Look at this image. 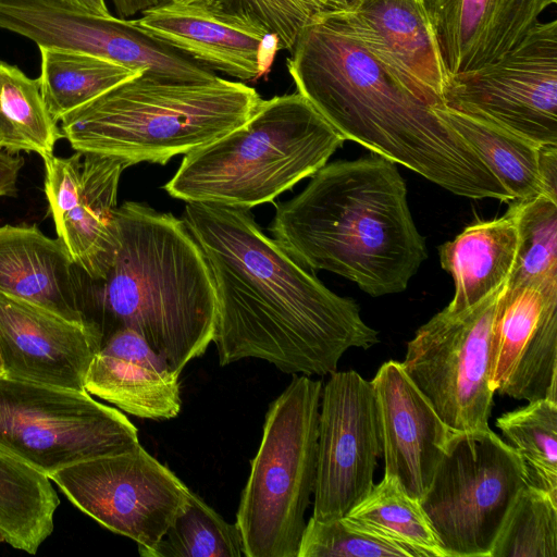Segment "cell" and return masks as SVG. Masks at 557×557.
<instances>
[{
    "label": "cell",
    "instance_id": "f35d334b",
    "mask_svg": "<svg viewBox=\"0 0 557 557\" xmlns=\"http://www.w3.org/2000/svg\"><path fill=\"white\" fill-rule=\"evenodd\" d=\"M88 13L109 17L112 16L104 0H61Z\"/></svg>",
    "mask_w": 557,
    "mask_h": 557
},
{
    "label": "cell",
    "instance_id": "52a82bcc",
    "mask_svg": "<svg viewBox=\"0 0 557 557\" xmlns=\"http://www.w3.org/2000/svg\"><path fill=\"white\" fill-rule=\"evenodd\" d=\"M321 394V381L294 375L268 409L236 513L245 557L298 555L315 483Z\"/></svg>",
    "mask_w": 557,
    "mask_h": 557
},
{
    "label": "cell",
    "instance_id": "7c38bea8",
    "mask_svg": "<svg viewBox=\"0 0 557 557\" xmlns=\"http://www.w3.org/2000/svg\"><path fill=\"white\" fill-rule=\"evenodd\" d=\"M444 106L557 146V21L537 22L498 59L450 78Z\"/></svg>",
    "mask_w": 557,
    "mask_h": 557
},
{
    "label": "cell",
    "instance_id": "277c9868",
    "mask_svg": "<svg viewBox=\"0 0 557 557\" xmlns=\"http://www.w3.org/2000/svg\"><path fill=\"white\" fill-rule=\"evenodd\" d=\"M269 230L304 268L344 276L373 297L404 292L428 257L405 181L375 153L323 165L276 205Z\"/></svg>",
    "mask_w": 557,
    "mask_h": 557
},
{
    "label": "cell",
    "instance_id": "8992f818",
    "mask_svg": "<svg viewBox=\"0 0 557 557\" xmlns=\"http://www.w3.org/2000/svg\"><path fill=\"white\" fill-rule=\"evenodd\" d=\"M344 141L298 91L262 99L242 126L185 154L163 188L187 203L249 210L313 175Z\"/></svg>",
    "mask_w": 557,
    "mask_h": 557
},
{
    "label": "cell",
    "instance_id": "8fae6325",
    "mask_svg": "<svg viewBox=\"0 0 557 557\" xmlns=\"http://www.w3.org/2000/svg\"><path fill=\"white\" fill-rule=\"evenodd\" d=\"M53 481L79 510L138 549L156 545L187 502L189 488L139 443L54 472Z\"/></svg>",
    "mask_w": 557,
    "mask_h": 557
},
{
    "label": "cell",
    "instance_id": "4dcf8cb0",
    "mask_svg": "<svg viewBox=\"0 0 557 557\" xmlns=\"http://www.w3.org/2000/svg\"><path fill=\"white\" fill-rule=\"evenodd\" d=\"M138 552L144 557L245 556L236 523L226 522L191 491L162 539L152 547Z\"/></svg>",
    "mask_w": 557,
    "mask_h": 557
},
{
    "label": "cell",
    "instance_id": "9a60e30c",
    "mask_svg": "<svg viewBox=\"0 0 557 557\" xmlns=\"http://www.w3.org/2000/svg\"><path fill=\"white\" fill-rule=\"evenodd\" d=\"M490 384L528 403L557 400V281L504 286L492 325Z\"/></svg>",
    "mask_w": 557,
    "mask_h": 557
},
{
    "label": "cell",
    "instance_id": "484cf974",
    "mask_svg": "<svg viewBox=\"0 0 557 557\" xmlns=\"http://www.w3.org/2000/svg\"><path fill=\"white\" fill-rule=\"evenodd\" d=\"M59 503L50 478L0 450V533L7 543L36 554L53 531Z\"/></svg>",
    "mask_w": 557,
    "mask_h": 557
},
{
    "label": "cell",
    "instance_id": "44dd1931",
    "mask_svg": "<svg viewBox=\"0 0 557 557\" xmlns=\"http://www.w3.org/2000/svg\"><path fill=\"white\" fill-rule=\"evenodd\" d=\"M85 391L146 419L174 418L182 405L180 373L127 329L100 345L87 370Z\"/></svg>",
    "mask_w": 557,
    "mask_h": 557
},
{
    "label": "cell",
    "instance_id": "4316f807",
    "mask_svg": "<svg viewBox=\"0 0 557 557\" xmlns=\"http://www.w3.org/2000/svg\"><path fill=\"white\" fill-rule=\"evenodd\" d=\"M345 518L361 531L404 546L413 557H447L420 500L393 475L384 474Z\"/></svg>",
    "mask_w": 557,
    "mask_h": 557
},
{
    "label": "cell",
    "instance_id": "5b68a950",
    "mask_svg": "<svg viewBox=\"0 0 557 557\" xmlns=\"http://www.w3.org/2000/svg\"><path fill=\"white\" fill-rule=\"evenodd\" d=\"M261 101L242 82L219 76L187 82L143 73L64 115L60 129L82 153L114 158L127 166L165 164L238 128Z\"/></svg>",
    "mask_w": 557,
    "mask_h": 557
},
{
    "label": "cell",
    "instance_id": "b9f144b4",
    "mask_svg": "<svg viewBox=\"0 0 557 557\" xmlns=\"http://www.w3.org/2000/svg\"><path fill=\"white\" fill-rule=\"evenodd\" d=\"M4 541L2 534L0 533V542Z\"/></svg>",
    "mask_w": 557,
    "mask_h": 557
},
{
    "label": "cell",
    "instance_id": "d4e9b609",
    "mask_svg": "<svg viewBox=\"0 0 557 557\" xmlns=\"http://www.w3.org/2000/svg\"><path fill=\"white\" fill-rule=\"evenodd\" d=\"M433 110L472 147L511 200L545 195L540 172L541 145L444 104Z\"/></svg>",
    "mask_w": 557,
    "mask_h": 557
},
{
    "label": "cell",
    "instance_id": "3957f363",
    "mask_svg": "<svg viewBox=\"0 0 557 557\" xmlns=\"http://www.w3.org/2000/svg\"><path fill=\"white\" fill-rule=\"evenodd\" d=\"M115 242L97 280L83 287L84 323L100 345L138 333L181 373L213 339L215 290L206 257L183 220L135 201L114 214Z\"/></svg>",
    "mask_w": 557,
    "mask_h": 557
},
{
    "label": "cell",
    "instance_id": "836d02e7",
    "mask_svg": "<svg viewBox=\"0 0 557 557\" xmlns=\"http://www.w3.org/2000/svg\"><path fill=\"white\" fill-rule=\"evenodd\" d=\"M297 557H413L404 546L351 525L345 517L319 521L310 518Z\"/></svg>",
    "mask_w": 557,
    "mask_h": 557
},
{
    "label": "cell",
    "instance_id": "d6a6232c",
    "mask_svg": "<svg viewBox=\"0 0 557 557\" xmlns=\"http://www.w3.org/2000/svg\"><path fill=\"white\" fill-rule=\"evenodd\" d=\"M490 557H557V499L525 485L515 498Z\"/></svg>",
    "mask_w": 557,
    "mask_h": 557
},
{
    "label": "cell",
    "instance_id": "60d3db41",
    "mask_svg": "<svg viewBox=\"0 0 557 557\" xmlns=\"http://www.w3.org/2000/svg\"><path fill=\"white\" fill-rule=\"evenodd\" d=\"M3 374V367H2V360H1V357H0V375Z\"/></svg>",
    "mask_w": 557,
    "mask_h": 557
},
{
    "label": "cell",
    "instance_id": "8d00e7d4",
    "mask_svg": "<svg viewBox=\"0 0 557 557\" xmlns=\"http://www.w3.org/2000/svg\"><path fill=\"white\" fill-rule=\"evenodd\" d=\"M23 164L22 157L0 149V197L15 195L17 178Z\"/></svg>",
    "mask_w": 557,
    "mask_h": 557
},
{
    "label": "cell",
    "instance_id": "74e56055",
    "mask_svg": "<svg viewBox=\"0 0 557 557\" xmlns=\"http://www.w3.org/2000/svg\"><path fill=\"white\" fill-rule=\"evenodd\" d=\"M112 2L119 17L126 18L159 4L161 0H112Z\"/></svg>",
    "mask_w": 557,
    "mask_h": 557
},
{
    "label": "cell",
    "instance_id": "e575fe53",
    "mask_svg": "<svg viewBox=\"0 0 557 557\" xmlns=\"http://www.w3.org/2000/svg\"><path fill=\"white\" fill-rule=\"evenodd\" d=\"M197 3L252 18L276 36L280 50H292L302 29L327 8L318 0H168Z\"/></svg>",
    "mask_w": 557,
    "mask_h": 557
},
{
    "label": "cell",
    "instance_id": "d6986e66",
    "mask_svg": "<svg viewBox=\"0 0 557 557\" xmlns=\"http://www.w3.org/2000/svg\"><path fill=\"white\" fill-rule=\"evenodd\" d=\"M386 475L421 499L445 453L453 430L416 386L401 362H384L371 381Z\"/></svg>",
    "mask_w": 557,
    "mask_h": 557
},
{
    "label": "cell",
    "instance_id": "e0dca14e",
    "mask_svg": "<svg viewBox=\"0 0 557 557\" xmlns=\"http://www.w3.org/2000/svg\"><path fill=\"white\" fill-rule=\"evenodd\" d=\"M126 22L198 64L240 81L265 75L280 50L276 36L259 22L197 3L160 2Z\"/></svg>",
    "mask_w": 557,
    "mask_h": 557
},
{
    "label": "cell",
    "instance_id": "30bf717a",
    "mask_svg": "<svg viewBox=\"0 0 557 557\" xmlns=\"http://www.w3.org/2000/svg\"><path fill=\"white\" fill-rule=\"evenodd\" d=\"M506 284L462 311L444 308L407 344L404 369L453 431L490 429L492 325Z\"/></svg>",
    "mask_w": 557,
    "mask_h": 557
},
{
    "label": "cell",
    "instance_id": "ab89813d",
    "mask_svg": "<svg viewBox=\"0 0 557 557\" xmlns=\"http://www.w3.org/2000/svg\"><path fill=\"white\" fill-rule=\"evenodd\" d=\"M324 4L327 9L343 5L347 0H318Z\"/></svg>",
    "mask_w": 557,
    "mask_h": 557
},
{
    "label": "cell",
    "instance_id": "cb8c5ba5",
    "mask_svg": "<svg viewBox=\"0 0 557 557\" xmlns=\"http://www.w3.org/2000/svg\"><path fill=\"white\" fill-rule=\"evenodd\" d=\"M518 244V226L509 209L500 218L466 227L443 244L441 264L455 283L454 297L445 309H468L506 284L516 264Z\"/></svg>",
    "mask_w": 557,
    "mask_h": 557
},
{
    "label": "cell",
    "instance_id": "ba28073f",
    "mask_svg": "<svg viewBox=\"0 0 557 557\" xmlns=\"http://www.w3.org/2000/svg\"><path fill=\"white\" fill-rule=\"evenodd\" d=\"M525 485L521 457L491 429L451 431L420 503L447 557H490Z\"/></svg>",
    "mask_w": 557,
    "mask_h": 557
},
{
    "label": "cell",
    "instance_id": "603a6c76",
    "mask_svg": "<svg viewBox=\"0 0 557 557\" xmlns=\"http://www.w3.org/2000/svg\"><path fill=\"white\" fill-rule=\"evenodd\" d=\"M126 168L114 158L83 153L78 185L50 209L58 237L90 280L102 275L114 247L117 189Z\"/></svg>",
    "mask_w": 557,
    "mask_h": 557
},
{
    "label": "cell",
    "instance_id": "83f0119b",
    "mask_svg": "<svg viewBox=\"0 0 557 557\" xmlns=\"http://www.w3.org/2000/svg\"><path fill=\"white\" fill-rule=\"evenodd\" d=\"M40 91L52 117L60 120L114 86L143 74L92 54L41 47Z\"/></svg>",
    "mask_w": 557,
    "mask_h": 557
},
{
    "label": "cell",
    "instance_id": "6da1fadb",
    "mask_svg": "<svg viewBox=\"0 0 557 557\" xmlns=\"http://www.w3.org/2000/svg\"><path fill=\"white\" fill-rule=\"evenodd\" d=\"M182 220L211 271L220 366L257 358L286 373L325 375L349 348L379 343L357 302L295 261L249 210L188 202Z\"/></svg>",
    "mask_w": 557,
    "mask_h": 557
},
{
    "label": "cell",
    "instance_id": "ac0fdd59",
    "mask_svg": "<svg viewBox=\"0 0 557 557\" xmlns=\"http://www.w3.org/2000/svg\"><path fill=\"white\" fill-rule=\"evenodd\" d=\"M100 341L85 323L0 292V357L8 377L85 391Z\"/></svg>",
    "mask_w": 557,
    "mask_h": 557
},
{
    "label": "cell",
    "instance_id": "7402d4cb",
    "mask_svg": "<svg viewBox=\"0 0 557 557\" xmlns=\"http://www.w3.org/2000/svg\"><path fill=\"white\" fill-rule=\"evenodd\" d=\"M64 243L37 225L0 226V292L84 323V280Z\"/></svg>",
    "mask_w": 557,
    "mask_h": 557
},
{
    "label": "cell",
    "instance_id": "ffe728a7",
    "mask_svg": "<svg viewBox=\"0 0 557 557\" xmlns=\"http://www.w3.org/2000/svg\"><path fill=\"white\" fill-rule=\"evenodd\" d=\"M450 78L516 47L557 0H423Z\"/></svg>",
    "mask_w": 557,
    "mask_h": 557
},
{
    "label": "cell",
    "instance_id": "2e32d148",
    "mask_svg": "<svg viewBox=\"0 0 557 557\" xmlns=\"http://www.w3.org/2000/svg\"><path fill=\"white\" fill-rule=\"evenodd\" d=\"M321 13L416 96L432 107L444 104L450 77L423 0H347Z\"/></svg>",
    "mask_w": 557,
    "mask_h": 557
},
{
    "label": "cell",
    "instance_id": "9c48e42d",
    "mask_svg": "<svg viewBox=\"0 0 557 557\" xmlns=\"http://www.w3.org/2000/svg\"><path fill=\"white\" fill-rule=\"evenodd\" d=\"M138 443L134 424L86 391L0 375V450L48 478Z\"/></svg>",
    "mask_w": 557,
    "mask_h": 557
},
{
    "label": "cell",
    "instance_id": "5bb4252c",
    "mask_svg": "<svg viewBox=\"0 0 557 557\" xmlns=\"http://www.w3.org/2000/svg\"><path fill=\"white\" fill-rule=\"evenodd\" d=\"M0 28L39 48L84 52L158 77L208 82L214 74L129 26L126 18L99 16L61 0H0Z\"/></svg>",
    "mask_w": 557,
    "mask_h": 557
},
{
    "label": "cell",
    "instance_id": "4fadbf2b",
    "mask_svg": "<svg viewBox=\"0 0 557 557\" xmlns=\"http://www.w3.org/2000/svg\"><path fill=\"white\" fill-rule=\"evenodd\" d=\"M320 400L312 518L329 521L371 492L382 442L371 381L354 370L335 371Z\"/></svg>",
    "mask_w": 557,
    "mask_h": 557
},
{
    "label": "cell",
    "instance_id": "d590c367",
    "mask_svg": "<svg viewBox=\"0 0 557 557\" xmlns=\"http://www.w3.org/2000/svg\"><path fill=\"white\" fill-rule=\"evenodd\" d=\"M540 172L545 195L554 200H557V146H541Z\"/></svg>",
    "mask_w": 557,
    "mask_h": 557
},
{
    "label": "cell",
    "instance_id": "f546056e",
    "mask_svg": "<svg viewBox=\"0 0 557 557\" xmlns=\"http://www.w3.org/2000/svg\"><path fill=\"white\" fill-rule=\"evenodd\" d=\"M496 426L524 462L528 484L557 499V400L529 401L502 414Z\"/></svg>",
    "mask_w": 557,
    "mask_h": 557
},
{
    "label": "cell",
    "instance_id": "f1b7e54d",
    "mask_svg": "<svg viewBox=\"0 0 557 557\" xmlns=\"http://www.w3.org/2000/svg\"><path fill=\"white\" fill-rule=\"evenodd\" d=\"M63 138L48 111L38 78L0 60V149L16 154L35 152L42 159L53 154Z\"/></svg>",
    "mask_w": 557,
    "mask_h": 557
},
{
    "label": "cell",
    "instance_id": "1f68e13d",
    "mask_svg": "<svg viewBox=\"0 0 557 557\" xmlns=\"http://www.w3.org/2000/svg\"><path fill=\"white\" fill-rule=\"evenodd\" d=\"M519 234L516 264L508 286L557 281V200L540 195L511 200Z\"/></svg>",
    "mask_w": 557,
    "mask_h": 557
},
{
    "label": "cell",
    "instance_id": "7a4b0ae2",
    "mask_svg": "<svg viewBox=\"0 0 557 557\" xmlns=\"http://www.w3.org/2000/svg\"><path fill=\"white\" fill-rule=\"evenodd\" d=\"M290 53L286 65L297 91L344 140L455 195L511 200L479 154L432 106L321 12L302 29Z\"/></svg>",
    "mask_w": 557,
    "mask_h": 557
}]
</instances>
